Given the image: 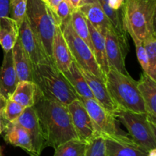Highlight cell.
Masks as SVG:
<instances>
[{"label": "cell", "mask_w": 156, "mask_h": 156, "mask_svg": "<svg viewBox=\"0 0 156 156\" xmlns=\"http://www.w3.org/2000/svg\"><path fill=\"white\" fill-rule=\"evenodd\" d=\"M78 98L85 106L100 135L121 139L129 138L128 133L119 126V122L115 116L107 111L94 99L81 97Z\"/></svg>", "instance_id": "cell-8"}, {"label": "cell", "mask_w": 156, "mask_h": 156, "mask_svg": "<svg viewBox=\"0 0 156 156\" xmlns=\"http://www.w3.org/2000/svg\"><path fill=\"white\" fill-rule=\"evenodd\" d=\"M52 59L53 64L62 73L68 71L73 59L60 26L57 24L56 25L52 44Z\"/></svg>", "instance_id": "cell-17"}, {"label": "cell", "mask_w": 156, "mask_h": 156, "mask_svg": "<svg viewBox=\"0 0 156 156\" xmlns=\"http://www.w3.org/2000/svg\"><path fill=\"white\" fill-rule=\"evenodd\" d=\"M9 16V0H0V18Z\"/></svg>", "instance_id": "cell-33"}, {"label": "cell", "mask_w": 156, "mask_h": 156, "mask_svg": "<svg viewBox=\"0 0 156 156\" xmlns=\"http://www.w3.org/2000/svg\"><path fill=\"white\" fill-rule=\"evenodd\" d=\"M37 86L34 82L22 81L17 85L16 88L9 98L11 100L17 102L24 108L32 107L35 101Z\"/></svg>", "instance_id": "cell-24"}, {"label": "cell", "mask_w": 156, "mask_h": 156, "mask_svg": "<svg viewBox=\"0 0 156 156\" xmlns=\"http://www.w3.org/2000/svg\"><path fill=\"white\" fill-rule=\"evenodd\" d=\"M0 156H3V154H2V149H1V147H0Z\"/></svg>", "instance_id": "cell-40"}, {"label": "cell", "mask_w": 156, "mask_h": 156, "mask_svg": "<svg viewBox=\"0 0 156 156\" xmlns=\"http://www.w3.org/2000/svg\"><path fill=\"white\" fill-rule=\"evenodd\" d=\"M24 109L25 108L21 105L8 98L6 106L1 115L5 121L14 122L21 116Z\"/></svg>", "instance_id": "cell-30"}, {"label": "cell", "mask_w": 156, "mask_h": 156, "mask_svg": "<svg viewBox=\"0 0 156 156\" xmlns=\"http://www.w3.org/2000/svg\"><path fill=\"white\" fill-rule=\"evenodd\" d=\"M15 122L28 133L35 154L37 156H41L43 150L47 147L37 116L33 107L26 108Z\"/></svg>", "instance_id": "cell-12"}, {"label": "cell", "mask_w": 156, "mask_h": 156, "mask_svg": "<svg viewBox=\"0 0 156 156\" xmlns=\"http://www.w3.org/2000/svg\"><path fill=\"white\" fill-rule=\"evenodd\" d=\"M12 55L18 82H33V63L23 48L19 38L12 48Z\"/></svg>", "instance_id": "cell-20"}, {"label": "cell", "mask_w": 156, "mask_h": 156, "mask_svg": "<svg viewBox=\"0 0 156 156\" xmlns=\"http://www.w3.org/2000/svg\"><path fill=\"white\" fill-rule=\"evenodd\" d=\"M105 49L110 68L123 74H129L125 65V57L128 52L127 37L121 36L111 26L105 34Z\"/></svg>", "instance_id": "cell-9"}, {"label": "cell", "mask_w": 156, "mask_h": 156, "mask_svg": "<svg viewBox=\"0 0 156 156\" xmlns=\"http://www.w3.org/2000/svg\"><path fill=\"white\" fill-rule=\"evenodd\" d=\"M105 140L102 135H97L87 142L85 156H105Z\"/></svg>", "instance_id": "cell-29"}, {"label": "cell", "mask_w": 156, "mask_h": 156, "mask_svg": "<svg viewBox=\"0 0 156 156\" xmlns=\"http://www.w3.org/2000/svg\"><path fill=\"white\" fill-rule=\"evenodd\" d=\"M87 20L103 35L112 26L98 0H82L77 8Z\"/></svg>", "instance_id": "cell-16"}, {"label": "cell", "mask_w": 156, "mask_h": 156, "mask_svg": "<svg viewBox=\"0 0 156 156\" xmlns=\"http://www.w3.org/2000/svg\"><path fill=\"white\" fill-rule=\"evenodd\" d=\"M33 82L45 97L66 105L78 99L71 84L53 63L33 66Z\"/></svg>", "instance_id": "cell-2"}, {"label": "cell", "mask_w": 156, "mask_h": 156, "mask_svg": "<svg viewBox=\"0 0 156 156\" xmlns=\"http://www.w3.org/2000/svg\"><path fill=\"white\" fill-rule=\"evenodd\" d=\"M68 1L73 9H77L79 6V5H80V2L82 0H68Z\"/></svg>", "instance_id": "cell-37"}, {"label": "cell", "mask_w": 156, "mask_h": 156, "mask_svg": "<svg viewBox=\"0 0 156 156\" xmlns=\"http://www.w3.org/2000/svg\"><path fill=\"white\" fill-rule=\"evenodd\" d=\"M61 30L67 43L73 59L79 67L87 70L105 82V76L95 60L93 52L86 43L76 34L71 24V18L61 24Z\"/></svg>", "instance_id": "cell-7"}, {"label": "cell", "mask_w": 156, "mask_h": 156, "mask_svg": "<svg viewBox=\"0 0 156 156\" xmlns=\"http://www.w3.org/2000/svg\"><path fill=\"white\" fill-rule=\"evenodd\" d=\"M147 55L149 70L147 74L156 81V34L150 35L143 41Z\"/></svg>", "instance_id": "cell-27"}, {"label": "cell", "mask_w": 156, "mask_h": 156, "mask_svg": "<svg viewBox=\"0 0 156 156\" xmlns=\"http://www.w3.org/2000/svg\"><path fill=\"white\" fill-rule=\"evenodd\" d=\"M27 0H9V16L16 21L18 27L26 17Z\"/></svg>", "instance_id": "cell-28"}, {"label": "cell", "mask_w": 156, "mask_h": 156, "mask_svg": "<svg viewBox=\"0 0 156 156\" xmlns=\"http://www.w3.org/2000/svg\"><path fill=\"white\" fill-rule=\"evenodd\" d=\"M114 116L128 130L131 140L146 152L156 149V125L146 113H136L119 108Z\"/></svg>", "instance_id": "cell-6"}, {"label": "cell", "mask_w": 156, "mask_h": 156, "mask_svg": "<svg viewBox=\"0 0 156 156\" xmlns=\"http://www.w3.org/2000/svg\"><path fill=\"white\" fill-rule=\"evenodd\" d=\"M105 84L111 98L119 108L136 113H146L144 102L137 88V81L129 74L110 68Z\"/></svg>", "instance_id": "cell-4"}, {"label": "cell", "mask_w": 156, "mask_h": 156, "mask_svg": "<svg viewBox=\"0 0 156 156\" xmlns=\"http://www.w3.org/2000/svg\"><path fill=\"white\" fill-rule=\"evenodd\" d=\"M87 142L73 139L62 143L54 149L53 156H85Z\"/></svg>", "instance_id": "cell-26"}, {"label": "cell", "mask_w": 156, "mask_h": 156, "mask_svg": "<svg viewBox=\"0 0 156 156\" xmlns=\"http://www.w3.org/2000/svg\"><path fill=\"white\" fill-rule=\"evenodd\" d=\"M63 75L71 84L72 87L76 92L78 97L94 99L85 77L74 59L72 61L68 71L63 73Z\"/></svg>", "instance_id": "cell-22"}, {"label": "cell", "mask_w": 156, "mask_h": 156, "mask_svg": "<svg viewBox=\"0 0 156 156\" xmlns=\"http://www.w3.org/2000/svg\"><path fill=\"white\" fill-rule=\"evenodd\" d=\"M33 108L36 112L46 147L56 149L73 139H79L74 129L67 105L45 97L37 91Z\"/></svg>", "instance_id": "cell-1"}, {"label": "cell", "mask_w": 156, "mask_h": 156, "mask_svg": "<svg viewBox=\"0 0 156 156\" xmlns=\"http://www.w3.org/2000/svg\"><path fill=\"white\" fill-rule=\"evenodd\" d=\"M147 156H156V149H153L148 152Z\"/></svg>", "instance_id": "cell-39"}, {"label": "cell", "mask_w": 156, "mask_h": 156, "mask_svg": "<svg viewBox=\"0 0 156 156\" xmlns=\"http://www.w3.org/2000/svg\"><path fill=\"white\" fill-rule=\"evenodd\" d=\"M3 125H4V120H3L2 117L0 114V135L2 133V130H3Z\"/></svg>", "instance_id": "cell-38"}, {"label": "cell", "mask_w": 156, "mask_h": 156, "mask_svg": "<svg viewBox=\"0 0 156 156\" xmlns=\"http://www.w3.org/2000/svg\"><path fill=\"white\" fill-rule=\"evenodd\" d=\"M137 88L144 102L149 121L156 125V81L143 72L140 80L137 81Z\"/></svg>", "instance_id": "cell-18"}, {"label": "cell", "mask_w": 156, "mask_h": 156, "mask_svg": "<svg viewBox=\"0 0 156 156\" xmlns=\"http://www.w3.org/2000/svg\"><path fill=\"white\" fill-rule=\"evenodd\" d=\"M18 38L33 66L44 63H53L46 53L41 41L32 31L27 18H24L19 27Z\"/></svg>", "instance_id": "cell-11"}, {"label": "cell", "mask_w": 156, "mask_h": 156, "mask_svg": "<svg viewBox=\"0 0 156 156\" xmlns=\"http://www.w3.org/2000/svg\"><path fill=\"white\" fill-rule=\"evenodd\" d=\"M71 24L76 34L83 40L93 52V46L90 36L88 22L83 14L78 9H73L71 14Z\"/></svg>", "instance_id": "cell-25"}, {"label": "cell", "mask_w": 156, "mask_h": 156, "mask_svg": "<svg viewBox=\"0 0 156 156\" xmlns=\"http://www.w3.org/2000/svg\"><path fill=\"white\" fill-rule=\"evenodd\" d=\"M121 12L126 33H133L142 41L156 34V0H125Z\"/></svg>", "instance_id": "cell-3"}, {"label": "cell", "mask_w": 156, "mask_h": 156, "mask_svg": "<svg viewBox=\"0 0 156 156\" xmlns=\"http://www.w3.org/2000/svg\"><path fill=\"white\" fill-rule=\"evenodd\" d=\"M44 1L47 4V5L53 12L62 0H44Z\"/></svg>", "instance_id": "cell-35"}, {"label": "cell", "mask_w": 156, "mask_h": 156, "mask_svg": "<svg viewBox=\"0 0 156 156\" xmlns=\"http://www.w3.org/2000/svg\"><path fill=\"white\" fill-rule=\"evenodd\" d=\"M74 129L80 140L88 142L100 135L85 106L79 98L67 105Z\"/></svg>", "instance_id": "cell-10"}, {"label": "cell", "mask_w": 156, "mask_h": 156, "mask_svg": "<svg viewBox=\"0 0 156 156\" xmlns=\"http://www.w3.org/2000/svg\"><path fill=\"white\" fill-rule=\"evenodd\" d=\"M19 34L16 21L9 16L0 18V45L3 51L12 50Z\"/></svg>", "instance_id": "cell-23"}, {"label": "cell", "mask_w": 156, "mask_h": 156, "mask_svg": "<svg viewBox=\"0 0 156 156\" xmlns=\"http://www.w3.org/2000/svg\"><path fill=\"white\" fill-rule=\"evenodd\" d=\"M7 101L8 98H6L5 96L0 94V114H2V113L4 111L5 108L6 106V104H7Z\"/></svg>", "instance_id": "cell-36"}, {"label": "cell", "mask_w": 156, "mask_h": 156, "mask_svg": "<svg viewBox=\"0 0 156 156\" xmlns=\"http://www.w3.org/2000/svg\"><path fill=\"white\" fill-rule=\"evenodd\" d=\"M73 8L69 2L68 0H62L55 11H52L54 17L55 22L57 25H60L63 22L66 21L67 20L70 19L71 14L73 11Z\"/></svg>", "instance_id": "cell-31"}, {"label": "cell", "mask_w": 156, "mask_h": 156, "mask_svg": "<svg viewBox=\"0 0 156 156\" xmlns=\"http://www.w3.org/2000/svg\"><path fill=\"white\" fill-rule=\"evenodd\" d=\"M18 76L13 62L12 50L5 52L0 67V94L9 98L18 83Z\"/></svg>", "instance_id": "cell-19"}, {"label": "cell", "mask_w": 156, "mask_h": 156, "mask_svg": "<svg viewBox=\"0 0 156 156\" xmlns=\"http://www.w3.org/2000/svg\"><path fill=\"white\" fill-rule=\"evenodd\" d=\"M3 120V138L6 143L21 148L30 156H37L28 133L15 121L7 122L4 119Z\"/></svg>", "instance_id": "cell-14"}, {"label": "cell", "mask_w": 156, "mask_h": 156, "mask_svg": "<svg viewBox=\"0 0 156 156\" xmlns=\"http://www.w3.org/2000/svg\"><path fill=\"white\" fill-rule=\"evenodd\" d=\"M127 34H129L130 35L131 37H132V39L133 40L134 44H135L136 52L137 59H138L139 62H140L143 72L147 74L148 70H149V63H148L147 55H146V50H145L143 41H140V40L139 39L138 37H136L133 33H130V32H129V33Z\"/></svg>", "instance_id": "cell-32"}, {"label": "cell", "mask_w": 156, "mask_h": 156, "mask_svg": "<svg viewBox=\"0 0 156 156\" xmlns=\"http://www.w3.org/2000/svg\"><path fill=\"white\" fill-rule=\"evenodd\" d=\"M87 22H88L90 36H91V42H92L93 54H94L98 65L105 76L107 73L109 72L110 67L108 57H107L106 49H105V35L101 34L88 20H87Z\"/></svg>", "instance_id": "cell-21"}, {"label": "cell", "mask_w": 156, "mask_h": 156, "mask_svg": "<svg viewBox=\"0 0 156 156\" xmlns=\"http://www.w3.org/2000/svg\"><path fill=\"white\" fill-rule=\"evenodd\" d=\"M125 0H108V5L115 10H120L124 4Z\"/></svg>", "instance_id": "cell-34"}, {"label": "cell", "mask_w": 156, "mask_h": 156, "mask_svg": "<svg viewBox=\"0 0 156 156\" xmlns=\"http://www.w3.org/2000/svg\"><path fill=\"white\" fill-rule=\"evenodd\" d=\"M105 156H147L148 152L136 144L130 137L126 139L103 136Z\"/></svg>", "instance_id": "cell-15"}, {"label": "cell", "mask_w": 156, "mask_h": 156, "mask_svg": "<svg viewBox=\"0 0 156 156\" xmlns=\"http://www.w3.org/2000/svg\"><path fill=\"white\" fill-rule=\"evenodd\" d=\"M79 69L82 72V75L85 77L91 92H92L94 98L99 105L103 107L107 111L111 114H115L116 111L119 109L118 106L111 98L108 88H107L105 82L102 79H99L97 76H94L87 70L83 69L79 67Z\"/></svg>", "instance_id": "cell-13"}, {"label": "cell", "mask_w": 156, "mask_h": 156, "mask_svg": "<svg viewBox=\"0 0 156 156\" xmlns=\"http://www.w3.org/2000/svg\"><path fill=\"white\" fill-rule=\"evenodd\" d=\"M26 18L48 57L52 59V44L56 22L51 9L44 0H27Z\"/></svg>", "instance_id": "cell-5"}]
</instances>
